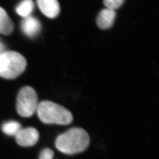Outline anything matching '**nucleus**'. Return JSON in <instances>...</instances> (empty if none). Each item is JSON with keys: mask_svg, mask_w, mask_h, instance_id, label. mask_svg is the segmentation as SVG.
Segmentation results:
<instances>
[{"mask_svg": "<svg viewBox=\"0 0 159 159\" xmlns=\"http://www.w3.org/2000/svg\"><path fill=\"white\" fill-rule=\"evenodd\" d=\"M90 144V137L81 128H72L59 135L55 142L56 148L66 155L84 152Z\"/></svg>", "mask_w": 159, "mask_h": 159, "instance_id": "nucleus-1", "label": "nucleus"}, {"mask_svg": "<svg viewBox=\"0 0 159 159\" xmlns=\"http://www.w3.org/2000/svg\"><path fill=\"white\" fill-rule=\"evenodd\" d=\"M37 112L40 120L46 124L68 125L73 120L69 110L50 101H44L38 104Z\"/></svg>", "mask_w": 159, "mask_h": 159, "instance_id": "nucleus-2", "label": "nucleus"}, {"mask_svg": "<svg viewBox=\"0 0 159 159\" xmlns=\"http://www.w3.org/2000/svg\"><path fill=\"white\" fill-rule=\"evenodd\" d=\"M27 62L25 57L16 51H5L0 54V77L14 79L25 70Z\"/></svg>", "mask_w": 159, "mask_h": 159, "instance_id": "nucleus-3", "label": "nucleus"}, {"mask_svg": "<svg viewBox=\"0 0 159 159\" xmlns=\"http://www.w3.org/2000/svg\"><path fill=\"white\" fill-rule=\"evenodd\" d=\"M38 95L34 89L30 86H25L21 89L17 96V112L23 117L32 116L38 106Z\"/></svg>", "mask_w": 159, "mask_h": 159, "instance_id": "nucleus-4", "label": "nucleus"}, {"mask_svg": "<svg viewBox=\"0 0 159 159\" xmlns=\"http://www.w3.org/2000/svg\"><path fill=\"white\" fill-rule=\"evenodd\" d=\"M39 134L34 128L29 127L22 129L16 136L18 144L23 147L32 146L37 143Z\"/></svg>", "mask_w": 159, "mask_h": 159, "instance_id": "nucleus-5", "label": "nucleus"}, {"mask_svg": "<svg viewBox=\"0 0 159 159\" xmlns=\"http://www.w3.org/2000/svg\"><path fill=\"white\" fill-rule=\"evenodd\" d=\"M37 4L42 14L48 18H56L60 12L58 0H37Z\"/></svg>", "mask_w": 159, "mask_h": 159, "instance_id": "nucleus-6", "label": "nucleus"}, {"mask_svg": "<svg viewBox=\"0 0 159 159\" xmlns=\"http://www.w3.org/2000/svg\"><path fill=\"white\" fill-rule=\"evenodd\" d=\"M21 27L24 34L32 38L40 33L41 26L37 18L30 16L24 18L21 22Z\"/></svg>", "mask_w": 159, "mask_h": 159, "instance_id": "nucleus-7", "label": "nucleus"}, {"mask_svg": "<svg viewBox=\"0 0 159 159\" xmlns=\"http://www.w3.org/2000/svg\"><path fill=\"white\" fill-rule=\"evenodd\" d=\"M116 12L112 9L105 8L99 12L96 19V24L102 30L109 29L114 23Z\"/></svg>", "mask_w": 159, "mask_h": 159, "instance_id": "nucleus-8", "label": "nucleus"}, {"mask_svg": "<svg viewBox=\"0 0 159 159\" xmlns=\"http://www.w3.org/2000/svg\"><path fill=\"white\" fill-rule=\"evenodd\" d=\"M14 25L6 11L0 7V34L8 35L14 31Z\"/></svg>", "mask_w": 159, "mask_h": 159, "instance_id": "nucleus-9", "label": "nucleus"}, {"mask_svg": "<svg viewBox=\"0 0 159 159\" xmlns=\"http://www.w3.org/2000/svg\"><path fill=\"white\" fill-rule=\"evenodd\" d=\"M35 7L34 3L32 0H22L16 8L18 15L26 18L30 16Z\"/></svg>", "mask_w": 159, "mask_h": 159, "instance_id": "nucleus-10", "label": "nucleus"}, {"mask_svg": "<svg viewBox=\"0 0 159 159\" xmlns=\"http://www.w3.org/2000/svg\"><path fill=\"white\" fill-rule=\"evenodd\" d=\"M21 129V124L16 121L6 122L2 126V130L4 133L12 136H16Z\"/></svg>", "mask_w": 159, "mask_h": 159, "instance_id": "nucleus-11", "label": "nucleus"}, {"mask_svg": "<svg viewBox=\"0 0 159 159\" xmlns=\"http://www.w3.org/2000/svg\"><path fill=\"white\" fill-rule=\"evenodd\" d=\"M124 2L125 0H103L104 4L107 8L114 11L120 7Z\"/></svg>", "mask_w": 159, "mask_h": 159, "instance_id": "nucleus-12", "label": "nucleus"}, {"mask_svg": "<svg viewBox=\"0 0 159 159\" xmlns=\"http://www.w3.org/2000/svg\"><path fill=\"white\" fill-rule=\"evenodd\" d=\"M54 155V152L51 149H44L41 152L40 159H53Z\"/></svg>", "mask_w": 159, "mask_h": 159, "instance_id": "nucleus-13", "label": "nucleus"}, {"mask_svg": "<svg viewBox=\"0 0 159 159\" xmlns=\"http://www.w3.org/2000/svg\"><path fill=\"white\" fill-rule=\"evenodd\" d=\"M5 46L2 42L0 41V54L5 52Z\"/></svg>", "mask_w": 159, "mask_h": 159, "instance_id": "nucleus-14", "label": "nucleus"}]
</instances>
